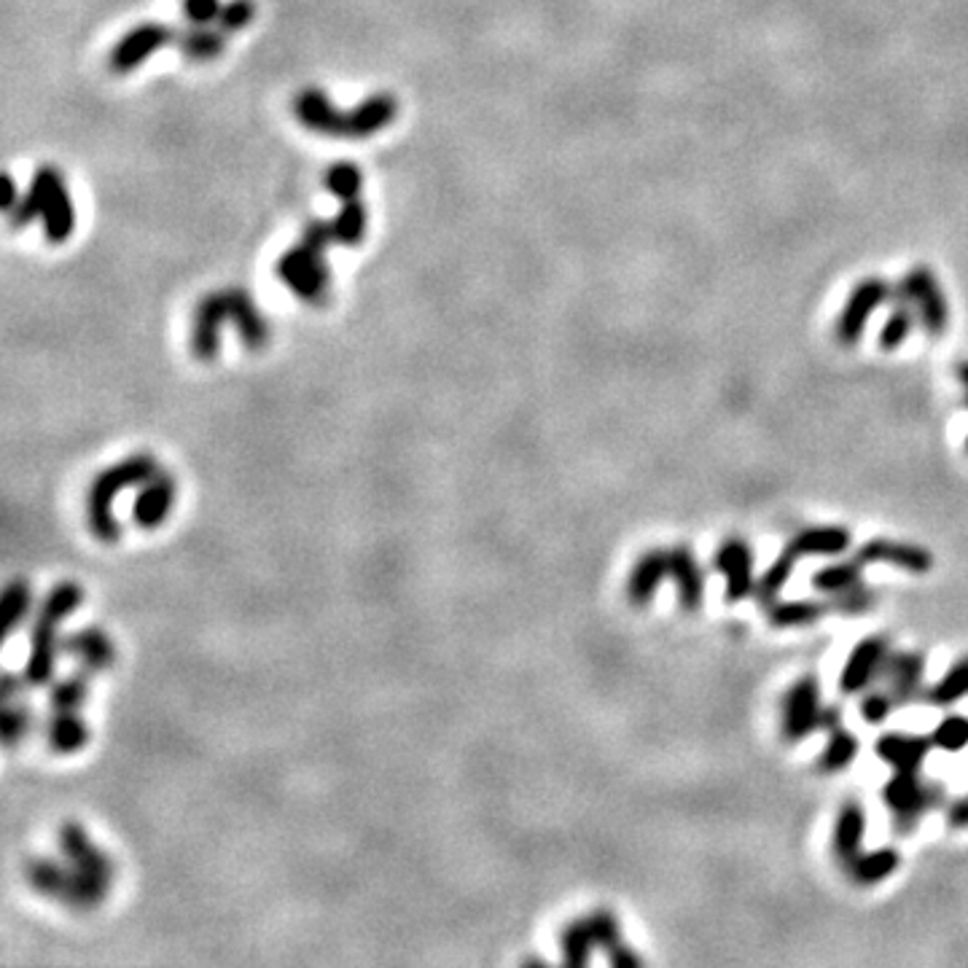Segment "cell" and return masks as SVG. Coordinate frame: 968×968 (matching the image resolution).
<instances>
[{
    "label": "cell",
    "mask_w": 968,
    "mask_h": 968,
    "mask_svg": "<svg viewBox=\"0 0 968 968\" xmlns=\"http://www.w3.org/2000/svg\"><path fill=\"white\" fill-rule=\"evenodd\" d=\"M11 226H27L30 221H41L49 242H65L76 226V211H73L67 184L54 167H38L33 175V184L27 194L22 197L9 213Z\"/></svg>",
    "instance_id": "cell-6"
},
{
    "label": "cell",
    "mask_w": 968,
    "mask_h": 968,
    "mask_svg": "<svg viewBox=\"0 0 968 968\" xmlns=\"http://www.w3.org/2000/svg\"><path fill=\"white\" fill-rule=\"evenodd\" d=\"M891 651V641L885 636H869L853 645L840 672V692L853 697V694H864L866 689L875 687L880 681L882 667H885Z\"/></svg>",
    "instance_id": "cell-11"
},
{
    "label": "cell",
    "mask_w": 968,
    "mask_h": 968,
    "mask_svg": "<svg viewBox=\"0 0 968 968\" xmlns=\"http://www.w3.org/2000/svg\"><path fill=\"white\" fill-rule=\"evenodd\" d=\"M175 498H178V482H175L173 474L156 472L149 482L140 485V492L135 495L133 503V519L138 528L143 530H156L167 523L169 512L175 506Z\"/></svg>",
    "instance_id": "cell-16"
},
{
    "label": "cell",
    "mask_w": 968,
    "mask_h": 968,
    "mask_svg": "<svg viewBox=\"0 0 968 968\" xmlns=\"http://www.w3.org/2000/svg\"><path fill=\"white\" fill-rule=\"evenodd\" d=\"M896 707L898 705L896 700H893V694L880 683V687H869L864 694H860L858 713L866 724L880 727V724H885L888 718H891V713L896 711Z\"/></svg>",
    "instance_id": "cell-37"
},
{
    "label": "cell",
    "mask_w": 968,
    "mask_h": 968,
    "mask_svg": "<svg viewBox=\"0 0 968 968\" xmlns=\"http://www.w3.org/2000/svg\"><path fill=\"white\" fill-rule=\"evenodd\" d=\"M853 536L847 528L840 525H813V528L800 530L789 538L785 549L794 557H840L851 549Z\"/></svg>",
    "instance_id": "cell-22"
},
{
    "label": "cell",
    "mask_w": 968,
    "mask_h": 968,
    "mask_svg": "<svg viewBox=\"0 0 968 968\" xmlns=\"http://www.w3.org/2000/svg\"><path fill=\"white\" fill-rule=\"evenodd\" d=\"M156 472H160V463L154 461V455L138 452V455L127 457V461H118L116 466L103 468L92 479V485L87 490V525L98 541H118L122 528H118L116 517H113V501H116V495L122 490L149 482Z\"/></svg>",
    "instance_id": "cell-5"
},
{
    "label": "cell",
    "mask_w": 968,
    "mask_h": 968,
    "mask_svg": "<svg viewBox=\"0 0 968 968\" xmlns=\"http://www.w3.org/2000/svg\"><path fill=\"white\" fill-rule=\"evenodd\" d=\"M293 113L304 127L331 138H369L388 127L399 113L393 95H375L350 111H339L320 89H304L293 100Z\"/></svg>",
    "instance_id": "cell-3"
},
{
    "label": "cell",
    "mask_w": 968,
    "mask_h": 968,
    "mask_svg": "<svg viewBox=\"0 0 968 968\" xmlns=\"http://www.w3.org/2000/svg\"><path fill=\"white\" fill-rule=\"evenodd\" d=\"M858 756V738L845 727H834L829 732L824 751L818 756V769L824 775H837L851 767Z\"/></svg>",
    "instance_id": "cell-31"
},
{
    "label": "cell",
    "mask_w": 968,
    "mask_h": 968,
    "mask_svg": "<svg viewBox=\"0 0 968 968\" xmlns=\"http://www.w3.org/2000/svg\"><path fill=\"white\" fill-rule=\"evenodd\" d=\"M966 406H968V395H966Z\"/></svg>",
    "instance_id": "cell-46"
},
{
    "label": "cell",
    "mask_w": 968,
    "mask_h": 968,
    "mask_svg": "<svg viewBox=\"0 0 968 968\" xmlns=\"http://www.w3.org/2000/svg\"><path fill=\"white\" fill-rule=\"evenodd\" d=\"M966 452H968V436H966Z\"/></svg>",
    "instance_id": "cell-45"
},
{
    "label": "cell",
    "mask_w": 968,
    "mask_h": 968,
    "mask_svg": "<svg viewBox=\"0 0 968 968\" xmlns=\"http://www.w3.org/2000/svg\"><path fill=\"white\" fill-rule=\"evenodd\" d=\"M947 826L950 829H968V794L966 796H955L953 802L947 805Z\"/></svg>",
    "instance_id": "cell-42"
},
{
    "label": "cell",
    "mask_w": 968,
    "mask_h": 968,
    "mask_svg": "<svg viewBox=\"0 0 968 968\" xmlns=\"http://www.w3.org/2000/svg\"><path fill=\"white\" fill-rule=\"evenodd\" d=\"M253 14H256V5H253L251 0H231V3L224 5V11H221L215 25L224 27L226 33H237L242 30V27L251 25Z\"/></svg>",
    "instance_id": "cell-40"
},
{
    "label": "cell",
    "mask_w": 968,
    "mask_h": 968,
    "mask_svg": "<svg viewBox=\"0 0 968 968\" xmlns=\"http://www.w3.org/2000/svg\"><path fill=\"white\" fill-rule=\"evenodd\" d=\"M557 944H560V960H563V966L581 968V966L590 964L598 942H594V933H592L590 920H587V915L565 922L563 931H560V936H557Z\"/></svg>",
    "instance_id": "cell-27"
},
{
    "label": "cell",
    "mask_w": 968,
    "mask_h": 968,
    "mask_svg": "<svg viewBox=\"0 0 968 968\" xmlns=\"http://www.w3.org/2000/svg\"><path fill=\"white\" fill-rule=\"evenodd\" d=\"M856 557L864 565H893V568L915 576L931 574L933 568V554L928 549L917 546V543L891 541V538H869L866 543H860Z\"/></svg>",
    "instance_id": "cell-15"
},
{
    "label": "cell",
    "mask_w": 968,
    "mask_h": 968,
    "mask_svg": "<svg viewBox=\"0 0 968 968\" xmlns=\"http://www.w3.org/2000/svg\"><path fill=\"white\" fill-rule=\"evenodd\" d=\"M882 802L893 815L896 834H913L931 809L942 807L947 791L939 783L920 778V769H893L888 783L880 791Z\"/></svg>",
    "instance_id": "cell-8"
},
{
    "label": "cell",
    "mask_w": 968,
    "mask_h": 968,
    "mask_svg": "<svg viewBox=\"0 0 968 968\" xmlns=\"http://www.w3.org/2000/svg\"><path fill=\"white\" fill-rule=\"evenodd\" d=\"M89 676L92 672H87L81 667L78 672H71V676L52 683V689H49V707L52 711H81L84 702L89 700Z\"/></svg>",
    "instance_id": "cell-33"
},
{
    "label": "cell",
    "mask_w": 968,
    "mask_h": 968,
    "mask_svg": "<svg viewBox=\"0 0 968 968\" xmlns=\"http://www.w3.org/2000/svg\"><path fill=\"white\" fill-rule=\"evenodd\" d=\"M667 560H670V581L676 587L678 605L687 614H697L705 603V574L697 554L689 543H676L667 549Z\"/></svg>",
    "instance_id": "cell-17"
},
{
    "label": "cell",
    "mask_w": 968,
    "mask_h": 968,
    "mask_svg": "<svg viewBox=\"0 0 968 968\" xmlns=\"http://www.w3.org/2000/svg\"><path fill=\"white\" fill-rule=\"evenodd\" d=\"M226 320L240 331L248 350H262L269 342V320L262 310L253 304L248 291L242 288H224V291L208 293L194 310L191 320V353L200 361H213L221 350V328Z\"/></svg>",
    "instance_id": "cell-2"
},
{
    "label": "cell",
    "mask_w": 968,
    "mask_h": 968,
    "mask_svg": "<svg viewBox=\"0 0 968 968\" xmlns=\"http://www.w3.org/2000/svg\"><path fill=\"white\" fill-rule=\"evenodd\" d=\"M877 603V594L869 590L866 584L851 587L845 592H837L829 594V605H831V614H842V616H860L866 611L875 608Z\"/></svg>",
    "instance_id": "cell-38"
},
{
    "label": "cell",
    "mask_w": 968,
    "mask_h": 968,
    "mask_svg": "<svg viewBox=\"0 0 968 968\" xmlns=\"http://www.w3.org/2000/svg\"><path fill=\"white\" fill-rule=\"evenodd\" d=\"M33 608V590L25 579L9 581L3 590V630L5 636L16 630L27 619Z\"/></svg>",
    "instance_id": "cell-34"
},
{
    "label": "cell",
    "mask_w": 968,
    "mask_h": 968,
    "mask_svg": "<svg viewBox=\"0 0 968 968\" xmlns=\"http://www.w3.org/2000/svg\"><path fill=\"white\" fill-rule=\"evenodd\" d=\"M27 882L36 888L43 896L56 898L65 907L78 909V913H89V909H98L105 902V896L111 893V888L103 882L92 880L89 875L78 871L76 866L62 864L56 858H33L27 864Z\"/></svg>",
    "instance_id": "cell-7"
},
{
    "label": "cell",
    "mask_w": 968,
    "mask_h": 968,
    "mask_svg": "<svg viewBox=\"0 0 968 968\" xmlns=\"http://www.w3.org/2000/svg\"><path fill=\"white\" fill-rule=\"evenodd\" d=\"M864 568L858 557L853 560H834V563H826L824 568H818L813 574V590L820 592L824 598L837 592H845L851 587L864 584Z\"/></svg>",
    "instance_id": "cell-28"
},
{
    "label": "cell",
    "mask_w": 968,
    "mask_h": 968,
    "mask_svg": "<svg viewBox=\"0 0 968 968\" xmlns=\"http://www.w3.org/2000/svg\"><path fill=\"white\" fill-rule=\"evenodd\" d=\"M590 920L592 933H594V942H598V950H603L605 958H608L611 966L616 968H638L643 966V958L625 942L621 936V926H619V917H616L614 909L608 907H598L587 915Z\"/></svg>",
    "instance_id": "cell-19"
},
{
    "label": "cell",
    "mask_w": 968,
    "mask_h": 968,
    "mask_svg": "<svg viewBox=\"0 0 968 968\" xmlns=\"http://www.w3.org/2000/svg\"><path fill=\"white\" fill-rule=\"evenodd\" d=\"M84 603V590L76 581H62L52 592L43 598L41 608H38L36 621H33L30 632V656L25 662V681L27 687L41 689L47 683H52L54 667H56V630L65 619H71Z\"/></svg>",
    "instance_id": "cell-4"
},
{
    "label": "cell",
    "mask_w": 968,
    "mask_h": 968,
    "mask_svg": "<svg viewBox=\"0 0 968 968\" xmlns=\"http://www.w3.org/2000/svg\"><path fill=\"white\" fill-rule=\"evenodd\" d=\"M933 749L944 753H958L968 749V716L964 713H950L933 727L931 732Z\"/></svg>",
    "instance_id": "cell-36"
},
{
    "label": "cell",
    "mask_w": 968,
    "mask_h": 968,
    "mask_svg": "<svg viewBox=\"0 0 968 968\" xmlns=\"http://www.w3.org/2000/svg\"><path fill=\"white\" fill-rule=\"evenodd\" d=\"M178 33L180 30L156 25V22H143V25H138L135 30H129L127 36H124L122 41L113 47L111 60H108L111 62V71H116V73L135 71V67H138L146 56L156 54L164 47H175V41H178Z\"/></svg>",
    "instance_id": "cell-12"
},
{
    "label": "cell",
    "mask_w": 968,
    "mask_h": 968,
    "mask_svg": "<svg viewBox=\"0 0 968 968\" xmlns=\"http://www.w3.org/2000/svg\"><path fill=\"white\" fill-rule=\"evenodd\" d=\"M968 697V656H960L936 683L926 687L922 700L933 707H950L958 705L960 700Z\"/></svg>",
    "instance_id": "cell-30"
},
{
    "label": "cell",
    "mask_w": 968,
    "mask_h": 968,
    "mask_svg": "<svg viewBox=\"0 0 968 968\" xmlns=\"http://www.w3.org/2000/svg\"><path fill=\"white\" fill-rule=\"evenodd\" d=\"M931 751V734L882 732L875 743V756L891 769H920Z\"/></svg>",
    "instance_id": "cell-21"
},
{
    "label": "cell",
    "mask_w": 968,
    "mask_h": 968,
    "mask_svg": "<svg viewBox=\"0 0 968 968\" xmlns=\"http://www.w3.org/2000/svg\"><path fill=\"white\" fill-rule=\"evenodd\" d=\"M820 727H824V732H831L834 727H842V707L826 705L824 718H820Z\"/></svg>",
    "instance_id": "cell-43"
},
{
    "label": "cell",
    "mask_w": 968,
    "mask_h": 968,
    "mask_svg": "<svg viewBox=\"0 0 968 968\" xmlns=\"http://www.w3.org/2000/svg\"><path fill=\"white\" fill-rule=\"evenodd\" d=\"M226 36H229V33H226L221 25H215V27L191 25L189 30L178 33V41H175V47L189 56V60H197V62L215 60V56L224 52Z\"/></svg>",
    "instance_id": "cell-29"
},
{
    "label": "cell",
    "mask_w": 968,
    "mask_h": 968,
    "mask_svg": "<svg viewBox=\"0 0 968 968\" xmlns=\"http://www.w3.org/2000/svg\"><path fill=\"white\" fill-rule=\"evenodd\" d=\"M366 235V211L359 197L342 200L334 221H310L302 240L277 262V277L307 304H323L331 272L326 251L331 246H359Z\"/></svg>",
    "instance_id": "cell-1"
},
{
    "label": "cell",
    "mask_w": 968,
    "mask_h": 968,
    "mask_svg": "<svg viewBox=\"0 0 968 968\" xmlns=\"http://www.w3.org/2000/svg\"><path fill=\"white\" fill-rule=\"evenodd\" d=\"M864 837L866 807L858 800H845L837 809L834 826H831V853L840 860V866L864 851Z\"/></svg>",
    "instance_id": "cell-23"
},
{
    "label": "cell",
    "mask_w": 968,
    "mask_h": 968,
    "mask_svg": "<svg viewBox=\"0 0 968 968\" xmlns=\"http://www.w3.org/2000/svg\"><path fill=\"white\" fill-rule=\"evenodd\" d=\"M922 672H926V654L922 651H891L885 667H882L880 683L893 694L896 705H913L922 700Z\"/></svg>",
    "instance_id": "cell-14"
},
{
    "label": "cell",
    "mask_w": 968,
    "mask_h": 968,
    "mask_svg": "<svg viewBox=\"0 0 968 968\" xmlns=\"http://www.w3.org/2000/svg\"><path fill=\"white\" fill-rule=\"evenodd\" d=\"M670 579V560H667V549H649L641 557L636 560V565L630 568L627 576L625 594L630 600V605L636 608H645L651 605L654 594L659 592V587Z\"/></svg>",
    "instance_id": "cell-18"
},
{
    "label": "cell",
    "mask_w": 968,
    "mask_h": 968,
    "mask_svg": "<svg viewBox=\"0 0 968 968\" xmlns=\"http://www.w3.org/2000/svg\"><path fill=\"white\" fill-rule=\"evenodd\" d=\"M831 614L829 598L824 600H775L767 605V621L775 630H800L813 627L824 616Z\"/></svg>",
    "instance_id": "cell-25"
},
{
    "label": "cell",
    "mask_w": 968,
    "mask_h": 968,
    "mask_svg": "<svg viewBox=\"0 0 968 968\" xmlns=\"http://www.w3.org/2000/svg\"><path fill=\"white\" fill-rule=\"evenodd\" d=\"M713 568L724 576V603L738 605L756 598V554L745 538L729 536L713 554Z\"/></svg>",
    "instance_id": "cell-10"
},
{
    "label": "cell",
    "mask_w": 968,
    "mask_h": 968,
    "mask_svg": "<svg viewBox=\"0 0 968 968\" xmlns=\"http://www.w3.org/2000/svg\"><path fill=\"white\" fill-rule=\"evenodd\" d=\"M824 707L818 678L813 672L796 678L780 700V734L785 743H805L818 729H824L820 727Z\"/></svg>",
    "instance_id": "cell-9"
},
{
    "label": "cell",
    "mask_w": 968,
    "mask_h": 968,
    "mask_svg": "<svg viewBox=\"0 0 968 968\" xmlns=\"http://www.w3.org/2000/svg\"><path fill=\"white\" fill-rule=\"evenodd\" d=\"M326 186L331 189L334 197H339V200L359 197V191H361L359 167H355V164H334L326 175Z\"/></svg>",
    "instance_id": "cell-39"
},
{
    "label": "cell",
    "mask_w": 968,
    "mask_h": 968,
    "mask_svg": "<svg viewBox=\"0 0 968 968\" xmlns=\"http://www.w3.org/2000/svg\"><path fill=\"white\" fill-rule=\"evenodd\" d=\"M62 649L78 662L87 672H105L116 662V645L108 632L100 627H84V630L71 632L62 643Z\"/></svg>",
    "instance_id": "cell-20"
},
{
    "label": "cell",
    "mask_w": 968,
    "mask_h": 968,
    "mask_svg": "<svg viewBox=\"0 0 968 968\" xmlns=\"http://www.w3.org/2000/svg\"><path fill=\"white\" fill-rule=\"evenodd\" d=\"M3 186H5V197H3V208L5 211H14V205H16V189H14V178H11V175H5L3 178Z\"/></svg>",
    "instance_id": "cell-44"
},
{
    "label": "cell",
    "mask_w": 968,
    "mask_h": 968,
    "mask_svg": "<svg viewBox=\"0 0 968 968\" xmlns=\"http://www.w3.org/2000/svg\"><path fill=\"white\" fill-rule=\"evenodd\" d=\"M898 866H902V853H898L896 847L885 845V847H875V851L856 853L851 860L842 864V869H845V875L851 877L853 885L871 888L896 875Z\"/></svg>",
    "instance_id": "cell-24"
},
{
    "label": "cell",
    "mask_w": 968,
    "mask_h": 968,
    "mask_svg": "<svg viewBox=\"0 0 968 968\" xmlns=\"http://www.w3.org/2000/svg\"><path fill=\"white\" fill-rule=\"evenodd\" d=\"M47 743L62 756L78 753L89 743V724L78 716V711H52L47 724Z\"/></svg>",
    "instance_id": "cell-26"
},
{
    "label": "cell",
    "mask_w": 968,
    "mask_h": 968,
    "mask_svg": "<svg viewBox=\"0 0 968 968\" xmlns=\"http://www.w3.org/2000/svg\"><path fill=\"white\" fill-rule=\"evenodd\" d=\"M796 563H800V557H794V554H791L789 549L783 546V552H780L778 557H775L772 563H769V568L764 570L762 576H758V581H756V600L764 605V608H767L769 603H775V600H778L780 594H783L785 584H789V581H791V574H794Z\"/></svg>",
    "instance_id": "cell-32"
},
{
    "label": "cell",
    "mask_w": 968,
    "mask_h": 968,
    "mask_svg": "<svg viewBox=\"0 0 968 968\" xmlns=\"http://www.w3.org/2000/svg\"><path fill=\"white\" fill-rule=\"evenodd\" d=\"M60 853L67 858V864L76 866L78 871H84V875H89L92 880L113 888L116 866H113V860L108 858L92 840H89V834L78 824H65L60 829Z\"/></svg>",
    "instance_id": "cell-13"
},
{
    "label": "cell",
    "mask_w": 968,
    "mask_h": 968,
    "mask_svg": "<svg viewBox=\"0 0 968 968\" xmlns=\"http://www.w3.org/2000/svg\"><path fill=\"white\" fill-rule=\"evenodd\" d=\"M3 702L5 705H3V727H0V734H3L5 749H14V745H20L22 740L27 738V732H30L33 713L22 697Z\"/></svg>",
    "instance_id": "cell-35"
},
{
    "label": "cell",
    "mask_w": 968,
    "mask_h": 968,
    "mask_svg": "<svg viewBox=\"0 0 968 968\" xmlns=\"http://www.w3.org/2000/svg\"><path fill=\"white\" fill-rule=\"evenodd\" d=\"M221 0H184V14L191 25H211L221 16Z\"/></svg>",
    "instance_id": "cell-41"
}]
</instances>
